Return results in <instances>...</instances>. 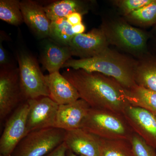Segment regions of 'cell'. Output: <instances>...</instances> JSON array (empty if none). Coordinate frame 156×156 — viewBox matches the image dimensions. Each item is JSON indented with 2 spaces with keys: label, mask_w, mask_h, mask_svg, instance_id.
Wrapping results in <instances>:
<instances>
[{
  "label": "cell",
  "mask_w": 156,
  "mask_h": 156,
  "mask_svg": "<svg viewBox=\"0 0 156 156\" xmlns=\"http://www.w3.org/2000/svg\"><path fill=\"white\" fill-rule=\"evenodd\" d=\"M137 60L110 48L99 55L88 58H70L62 68L81 69L89 73H98L113 78L124 88L136 85L134 80Z\"/></svg>",
  "instance_id": "obj_2"
},
{
  "label": "cell",
  "mask_w": 156,
  "mask_h": 156,
  "mask_svg": "<svg viewBox=\"0 0 156 156\" xmlns=\"http://www.w3.org/2000/svg\"><path fill=\"white\" fill-rule=\"evenodd\" d=\"M100 28L109 44L139 58L148 53V41L151 34L131 26L121 18L103 19Z\"/></svg>",
  "instance_id": "obj_3"
},
{
  "label": "cell",
  "mask_w": 156,
  "mask_h": 156,
  "mask_svg": "<svg viewBox=\"0 0 156 156\" xmlns=\"http://www.w3.org/2000/svg\"><path fill=\"white\" fill-rule=\"evenodd\" d=\"M64 142L68 149L78 155H99L101 138L83 128L66 131Z\"/></svg>",
  "instance_id": "obj_13"
},
{
  "label": "cell",
  "mask_w": 156,
  "mask_h": 156,
  "mask_svg": "<svg viewBox=\"0 0 156 156\" xmlns=\"http://www.w3.org/2000/svg\"><path fill=\"white\" fill-rule=\"evenodd\" d=\"M125 17L126 21L142 27L155 26L156 24V0Z\"/></svg>",
  "instance_id": "obj_22"
},
{
  "label": "cell",
  "mask_w": 156,
  "mask_h": 156,
  "mask_svg": "<svg viewBox=\"0 0 156 156\" xmlns=\"http://www.w3.org/2000/svg\"><path fill=\"white\" fill-rule=\"evenodd\" d=\"M16 57L19 65L20 86L26 101L41 97H49L45 76L42 73L36 58L23 48L16 50Z\"/></svg>",
  "instance_id": "obj_5"
},
{
  "label": "cell",
  "mask_w": 156,
  "mask_h": 156,
  "mask_svg": "<svg viewBox=\"0 0 156 156\" xmlns=\"http://www.w3.org/2000/svg\"><path fill=\"white\" fill-rule=\"evenodd\" d=\"M20 4L19 0H1L0 19L15 26L22 24L24 21Z\"/></svg>",
  "instance_id": "obj_23"
},
{
  "label": "cell",
  "mask_w": 156,
  "mask_h": 156,
  "mask_svg": "<svg viewBox=\"0 0 156 156\" xmlns=\"http://www.w3.org/2000/svg\"><path fill=\"white\" fill-rule=\"evenodd\" d=\"M151 34L154 36L156 37V24L155 25L154 27L153 30V32Z\"/></svg>",
  "instance_id": "obj_32"
},
{
  "label": "cell",
  "mask_w": 156,
  "mask_h": 156,
  "mask_svg": "<svg viewBox=\"0 0 156 156\" xmlns=\"http://www.w3.org/2000/svg\"><path fill=\"white\" fill-rule=\"evenodd\" d=\"M23 95L18 68L0 69V120L3 122L25 102Z\"/></svg>",
  "instance_id": "obj_8"
},
{
  "label": "cell",
  "mask_w": 156,
  "mask_h": 156,
  "mask_svg": "<svg viewBox=\"0 0 156 156\" xmlns=\"http://www.w3.org/2000/svg\"><path fill=\"white\" fill-rule=\"evenodd\" d=\"M27 101L17 108L6 121L0 139V156H11L17 146L27 134Z\"/></svg>",
  "instance_id": "obj_7"
},
{
  "label": "cell",
  "mask_w": 156,
  "mask_h": 156,
  "mask_svg": "<svg viewBox=\"0 0 156 156\" xmlns=\"http://www.w3.org/2000/svg\"><path fill=\"white\" fill-rule=\"evenodd\" d=\"M99 156H135L130 140L101 138Z\"/></svg>",
  "instance_id": "obj_21"
},
{
  "label": "cell",
  "mask_w": 156,
  "mask_h": 156,
  "mask_svg": "<svg viewBox=\"0 0 156 156\" xmlns=\"http://www.w3.org/2000/svg\"><path fill=\"white\" fill-rule=\"evenodd\" d=\"M42 43L40 62L49 74L59 72L65 63L73 56L69 46L58 44L50 38Z\"/></svg>",
  "instance_id": "obj_14"
},
{
  "label": "cell",
  "mask_w": 156,
  "mask_h": 156,
  "mask_svg": "<svg viewBox=\"0 0 156 156\" xmlns=\"http://www.w3.org/2000/svg\"><path fill=\"white\" fill-rule=\"evenodd\" d=\"M80 128L104 139L130 140L134 133L123 114L105 109L90 108Z\"/></svg>",
  "instance_id": "obj_4"
},
{
  "label": "cell",
  "mask_w": 156,
  "mask_h": 156,
  "mask_svg": "<svg viewBox=\"0 0 156 156\" xmlns=\"http://www.w3.org/2000/svg\"><path fill=\"white\" fill-rule=\"evenodd\" d=\"M20 4L23 21L34 34L41 40L49 38L51 21L44 6L32 0L20 1Z\"/></svg>",
  "instance_id": "obj_12"
},
{
  "label": "cell",
  "mask_w": 156,
  "mask_h": 156,
  "mask_svg": "<svg viewBox=\"0 0 156 156\" xmlns=\"http://www.w3.org/2000/svg\"><path fill=\"white\" fill-rule=\"evenodd\" d=\"M150 40L154 51V53H153L156 55V37L154 36L152 34V36L151 37Z\"/></svg>",
  "instance_id": "obj_30"
},
{
  "label": "cell",
  "mask_w": 156,
  "mask_h": 156,
  "mask_svg": "<svg viewBox=\"0 0 156 156\" xmlns=\"http://www.w3.org/2000/svg\"><path fill=\"white\" fill-rule=\"evenodd\" d=\"M90 107L80 98L73 103L58 106L55 128L66 131L80 128Z\"/></svg>",
  "instance_id": "obj_15"
},
{
  "label": "cell",
  "mask_w": 156,
  "mask_h": 156,
  "mask_svg": "<svg viewBox=\"0 0 156 156\" xmlns=\"http://www.w3.org/2000/svg\"><path fill=\"white\" fill-rule=\"evenodd\" d=\"M67 146L64 142L45 156H66Z\"/></svg>",
  "instance_id": "obj_27"
},
{
  "label": "cell",
  "mask_w": 156,
  "mask_h": 156,
  "mask_svg": "<svg viewBox=\"0 0 156 156\" xmlns=\"http://www.w3.org/2000/svg\"><path fill=\"white\" fill-rule=\"evenodd\" d=\"M82 16L79 13H73L66 17L68 22L72 26L77 25L82 23Z\"/></svg>",
  "instance_id": "obj_28"
},
{
  "label": "cell",
  "mask_w": 156,
  "mask_h": 156,
  "mask_svg": "<svg viewBox=\"0 0 156 156\" xmlns=\"http://www.w3.org/2000/svg\"><path fill=\"white\" fill-rule=\"evenodd\" d=\"M49 97L58 105L73 103L80 99L75 87L64 76L57 72L45 76Z\"/></svg>",
  "instance_id": "obj_16"
},
{
  "label": "cell",
  "mask_w": 156,
  "mask_h": 156,
  "mask_svg": "<svg viewBox=\"0 0 156 156\" xmlns=\"http://www.w3.org/2000/svg\"><path fill=\"white\" fill-rule=\"evenodd\" d=\"M154 1V0H117L113 2L122 14L126 16Z\"/></svg>",
  "instance_id": "obj_25"
},
{
  "label": "cell",
  "mask_w": 156,
  "mask_h": 156,
  "mask_svg": "<svg viewBox=\"0 0 156 156\" xmlns=\"http://www.w3.org/2000/svg\"><path fill=\"white\" fill-rule=\"evenodd\" d=\"M135 156H156V149L148 144L140 136L133 133L130 140Z\"/></svg>",
  "instance_id": "obj_24"
},
{
  "label": "cell",
  "mask_w": 156,
  "mask_h": 156,
  "mask_svg": "<svg viewBox=\"0 0 156 156\" xmlns=\"http://www.w3.org/2000/svg\"><path fill=\"white\" fill-rule=\"evenodd\" d=\"M66 133L56 128L31 131L23 138L11 156H45L64 142Z\"/></svg>",
  "instance_id": "obj_6"
},
{
  "label": "cell",
  "mask_w": 156,
  "mask_h": 156,
  "mask_svg": "<svg viewBox=\"0 0 156 156\" xmlns=\"http://www.w3.org/2000/svg\"><path fill=\"white\" fill-rule=\"evenodd\" d=\"M2 41L0 40V69H11L17 67L3 47Z\"/></svg>",
  "instance_id": "obj_26"
},
{
  "label": "cell",
  "mask_w": 156,
  "mask_h": 156,
  "mask_svg": "<svg viewBox=\"0 0 156 156\" xmlns=\"http://www.w3.org/2000/svg\"><path fill=\"white\" fill-rule=\"evenodd\" d=\"M122 114L134 133L156 149V113L130 105Z\"/></svg>",
  "instance_id": "obj_10"
},
{
  "label": "cell",
  "mask_w": 156,
  "mask_h": 156,
  "mask_svg": "<svg viewBox=\"0 0 156 156\" xmlns=\"http://www.w3.org/2000/svg\"><path fill=\"white\" fill-rule=\"evenodd\" d=\"M126 98L129 105L156 113V92L136 85L126 89Z\"/></svg>",
  "instance_id": "obj_19"
},
{
  "label": "cell",
  "mask_w": 156,
  "mask_h": 156,
  "mask_svg": "<svg viewBox=\"0 0 156 156\" xmlns=\"http://www.w3.org/2000/svg\"><path fill=\"white\" fill-rule=\"evenodd\" d=\"M66 156H83L81 155H78L74 153L71 151H69L68 149L67 152H66Z\"/></svg>",
  "instance_id": "obj_31"
},
{
  "label": "cell",
  "mask_w": 156,
  "mask_h": 156,
  "mask_svg": "<svg viewBox=\"0 0 156 156\" xmlns=\"http://www.w3.org/2000/svg\"><path fill=\"white\" fill-rule=\"evenodd\" d=\"M134 80L136 85L156 92V55L149 52L137 59Z\"/></svg>",
  "instance_id": "obj_18"
},
{
  "label": "cell",
  "mask_w": 156,
  "mask_h": 156,
  "mask_svg": "<svg viewBox=\"0 0 156 156\" xmlns=\"http://www.w3.org/2000/svg\"><path fill=\"white\" fill-rule=\"evenodd\" d=\"M51 21L49 38L60 44L69 46L76 34L72 26L68 22L66 17L57 18Z\"/></svg>",
  "instance_id": "obj_20"
},
{
  "label": "cell",
  "mask_w": 156,
  "mask_h": 156,
  "mask_svg": "<svg viewBox=\"0 0 156 156\" xmlns=\"http://www.w3.org/2000/svg\"><path fill=\"white\" fill-rule=\"evenodd\" d=\"M109 45L103 32L94 28L87 33L76 34L70 43L73 56L80 59L92 58L108 49Z\"/></svg>",
  "instance_id": "obj_11"
},
{
  "label": "cell",
  "mask_w": 156,
  "mask_h": 156,
  "mask_svg": "<svg viewBox=\"0 0 156 156\" xmlns=\"http://www.w3.org/2000/svg\"><path fill=\"white\" fill-rule=\"evenodd\" d=\"M29 110L27 119V134L31 131L55 128L59 105L49 97L27 101Z\"/></svg>",
  "instance_id": "obj_9"
},
{
  "label": "cell",
  "mask_w": 156,
  "mask_h": 156,
  "mask_svg": "<svg viewBox=\"0 0 156 156\" xmlns=\"http://www.w3.org/2000/svg\"><path fill=\"white\" fill-rule=\"evenodd\" d=\"M73 30L76 35L79 34L84 33L86 30V27L83 24V23H82L77 25L73 26Z\"/></svg>",
  "instance_id": "obj_29"
},
{
  "label": "cell",
  "mask_w": 156,
  "mask_h": 156,
  "mask_svg": "<svg viewBox=\"0 0 156 156\" xmlns=\"http://www.w3.org/2000/svg\"><path fill=\"white\" fill-rule=\"evenodd\" d=\"M94 2L83 0H60L44 6L45 12L50 20L66 17L73 13L82 15L87 14L92 9Z\"/></svg>",
  "instance_id": "obj_17"
},
{
  "label": "cell",
  "mask_w": 156,
  "mask_h": 156,
  "mask_svg": "<svg viewBox=\"0 0 156 156\" xmlns=\"http://www.w3.org/2000/svg\"><path fill=\"white\" fill-rule=\"evenodd\" d=\"M62 75L70 82L91 108L105 109L122 114L130 105L126 89L113 78L98 73L69 68Z\"/></svg>",
  "instance_id": "obj_1"
}]
</instances>
